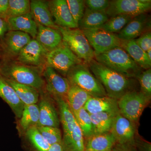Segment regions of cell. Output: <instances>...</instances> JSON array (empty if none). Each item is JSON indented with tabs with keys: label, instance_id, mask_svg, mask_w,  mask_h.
Segmentation results:
<instances>
[{
	"label": "cell",
	"instance_id": "obj_1",
	"mask_svg": "<svg viewBox=\"0 0 151 151\" xmlns=\"http://www.w3.org/2000/svg\"><path fill=\"white\" fill-rule=\"evenodd\" d=\"M90 70L104 87L108 97L118 100L124 94L136 90L137 81L117 73L92 60L88 63Z\"/></svg>",
	"mask_w": 151,
	"mask_h": 151
},
{
	"label": "cell",
	"instance_id": "obj_2",
	"mask_svg": "<svg viewBox=\"0 0 151 151\" xmlns=\"http://www.w3.org/2000/svg\"><path fill=\"white\" fill-rule=\"evenodd\" d=\"M40 68L14 61L3 56L0 62V74L5 78L32 86L39 92L45 88V81Z\"/></svg>",
	"mask_w": 151,
	"mask_h": 151
},
{
	"label": "cell",
	"instance_id": "obj_3",
	"mask_svg": "<svg viewBox=\"0 0 151 151\" xmlns=\"http://www.w3.org/2000/svg\"><path fill=\"white\" fill-rule=\"evenodd\" d=\"M94 59L124 76L136 79L142 69L121 46L95 55Z\"/></svg>",
	"mask_w": 151,
	"mask_h": 151
},
{
	"label": "cell",
	"instance_id": "obj_4",
	"mask_svg": "<svg viewBox=\"0 0 151 151\" xmlns=\"http://www.w3.org/2000/svg\"><path fill=\"white\" fill-rule=\"evenodd\" d=\"M66 78L70 85L78 86L92 97L108 96L104 87L92 73L87 63H81L73 66L68 72Z\"/></svg>",
	"mask_w": 151,
	"mask_h": 151
},
{
	"label": "cell",
	"instance_id": "obj_5",
	"mask_svg": "<svg viewBox=\"0 0 151 151\" xmlns=\"http://www.w3.org/2000/svg\"><path fill=\"white\" fill-rule=\"evenodd\" d=\"M58 29L62 35L63 42L83 62L88 64L94 59V51L81 29L59 27Z\"/></svg>",
	"mask_w": 151,
	"mask_h": 151
},
{
	"label": "cell",
	"instance_id": "obj_6",
	"mask_svg": "<svg viewBox=\"0 0 151 151\" xmlns=\"http://www.w3.org/2000/svg\"><path fill=\"white\" fill-rule=\"evenodd\" d=\"M150 100L151 98L146 97L140 91L128 92L118 100L119 112L130 121L139 123L142 113Z\"/></svg>",
	"mask_w": 151,
	"mask_h": 151
},
{
	"label": "cell",
	"instance_id": "obj_7",
	"mask_svg": "<svg viewBox=\"0 0 151 151\" xmlns=\"http://www.w3.org/2000/svg\"><path fill=\"white\" fill-rule=\"evenodd\" d=\"M45 62L47 65L66 76L72 67L83 62L63 42L56 48L47 53Z\"/></svg>",
	"mask_w": 151,
	"mask_h": 151
},
{
	"label": "cell",
	"instance_id": "obj_8",
	"mask_svg": "<svg viewBox=\"0 0 151 151\" xmlns=\"http://www.w3.org/2000/svg\"><path fill=\"white\" fill-rule=\"evenodd\" d=\"M81 30L94 50L95 55L121 46L122 40L116 34L108 32L101 28Z\"/></svg>",
	"mask_w": 151,
	"mask_h": 151
},
{
	"label": "cell",
	"instance_id": "obj_9",
	"mask_svg": "<svg viewBox=\"0 0 151 151\" xmlns=\"http://www.w3.org/2000/svg\"><path fill=\"white\" fill-rule=\"evenodd\" d=\"M151 8V2L144 3L141 0H113L110 1L105 12L111 17L118 15L135 17L147 13Z\"/></svg>",
	"mask_w": 151,
	"mask_h": 151
},
{
	"label": "cell",
	"instance_id": "obj_10",
	"mask_svg": "<svg viewBox=\"0 0 151 151\" xmlns=\"http://www.w3.org/2000/svg\"><path fill=\"white\" fill-rule=\"evenodd\" d=\"M42 76L45 81V92L52 98L61 97L66 100L70 84L67 78L63 77L50 66L44 68Z\"/></svg>",
	"mask_w": 151,
	"mask_h": 151
},
{
	"label": "cell",
	"instance_id": "obj_11",
	"mask_svg": "<svg viewBox=\"0 0 151 151\" xmlns=\"http://www.w3.org/2000/svg\"><path fill=\"white\" fill-rule=\"evenodd\" d=\"M138 124L119 113L115 117L110 132L116 139V143L133 144L138 134Z\"/></svg>",
	"mask_w": 151,
	"mask_h": 151
},
{
	"label": "cell",
	"instance_id": "obj_12",
	"mask_svg": "<svg viewBox=\"0 0 151 151\" xmlns=\"http://www.w3.org/2000/svg\"><path fill=\"white\" fill-rule=\"evenodd\" d=\"M31 40L30 36L26 33L9 31L0 46L3 51V56L9 59L17 57L22 50Z\"/></svg>",
	"mask_w": 151,
	"mask_h": 151
},
{
	"label": "cell",
	"instance_id": "obj_13",
	"mask_svg": "<svg viewBox=\"0 0 151 151\" xmlns=\"http://www.w3.org/2000/svg\"><path fill=\"white\" fill-rule=\"evenodd\" d=\"M39 121L37 127L59 128V116L53 103L52 97L44 90L40 92Z\"/></svg>",
	"mask_w": 151,
	"mask_h": 151
},
{
	"label": "cell",
	"instance_id": "obj_14",
	"mask_svg": "<svg viewBox=\"0 0 151 151\" xmlns=\"http://www.w3.org/2000/svg\"><path fill=\"white\" fill-rule=\"evenodd\" d=\"M47 52L37 41L33 39L22 50L17 56V61L25 65L41 68L45 62Z\"/></svg>",
	"mask_w": 151,
	"mask_h": 151
},
{
	"label": "cell",
	"instance_id": "obj_15",
	"mask_svg": "<svg viewBox=\"0 0 151 151\" xmlns=\"http://www.w3.org/2000/svg\"><path fill=\"white\" fill-rule=\"evenodd\" d=\"M150 29V17L147 13L142 14L134 17L124 29L116 35L121 40H132L136 39Z\"/></svg>",
	"mask_w": 151,
	"mask_h": 151
},
{
	"label": "cell",
	"instance_id": "obj_16",
	"mask_svg": "<svg viewBox=\"0 0 151 151\" xmlns=\"http://www.w3.org/2000/svg\"><path fill=\"white\" fill-rule=\"evenodd\" d=\"M50 10L55 24L59 27L74 29L78 28L68 9L66 0L48 1Z\"/></svg>",
	"mask_w": 151,
	"mask_h": 151
},
{
	"label": "cell",
	"instance_id": "obj_17",
	"mask_svg": "<svg viewBox=\"0 0 151 151\" xmlns=\"http://www.w3.org/2000/svg\"><path fill=\"white\" fill-rule=\"evenodd\" d=\"M84 108L90 114L108 113L117 115L120 113L118 100L108 96L92 97L87 101Z\"/></svg>",
	"mask_w": 151,
	"mask_h": 151
},
{
	"label": "cell",
	"instance_id": "obj_18",
	"mask_svg": "<svg viewBox=\"0 0 151 151\" xmlns=\"http://www.w3.org/2000/svg\"><path fill=\"white\" fill-rule=\"evenodd\" d=\"M30 13L37 24L58 29L49 8L48 2L41 0L30 1Z\"/></svg>",
	"mask_w": 151,
	"mask_h": 151
},
{
	"label": "cell",
	"instance_id": "obj_19",
	"mask_svg": "<svg viewBox=\"0 0 151 151\" xmlns=\"http://www.w3.org/2000/svg\"><path fill=\"white\" fill-rule=\"evenodd\" d=\"M35 39L47 51H51L63 42L59 30L37 24V33Z\"/></svg>",
	"mask_w": 151,
	"mask_h": 151
},
{
	"label": "cell",
	"instance_id": "obj_20",
	"mask_svg": "<svg viewBox=\"0 0 151 151\" xmlns=\"http://www.w3.org/2000/svg\"><path fill=\"white\" fill-rule=\"evenodd\" d=\"M9 31H16L26 33L35 39L37 33V24L31 14L8 18L6 19Z\"/></svg>",
	"mask_w": 151,
	"mask_h": 151
},
{
	"label": "cell",
	"instance_id": "obj_21",
	"mask_svg": "<svg viewBox=\"0 0 151 151\" xmlns=\"http://www.w3.org/2000/svg\"><path fill=\"white\" fill-rule=\"evenodd\" d=\"M0 97L9 105L17 119L21 117L24 105L17 96L15 91L0 74Z\"/></svg>",
	"mask_w": 151,
	"mask_h": 151
},
{
	"label": "cell",
	"instance_id": "obj_22",
	"mask_svg": "<svg viewBox=\"0 0 151 151\" xmlns=\"http://www.w3.org/2000/svg\"><path fill=\"white\" fill-rule=\"evenodd\" d=\"M116 143L110 132L94 134L85 139V151H112Z\"/></svg>",
	"mask_w": 151,
	"mask_h": 151
},
{
	"label": "cell",
	"instance_id": "obj_23",
	"mask_svg": "<svg viewBox=\"0 0 151 151\" xmlns=\"http://www.w3.org/2000/svg\"><path fill=\"white\" fill-rule=\"evenodd\" d=\"M53 98L59 109L60 121L63 129V137L68 136L73 132L76 124L74 115L65 99L59 97Z\"/></svg>",
	"mask_w": 151,
	"mask_h": 151
},
{
	"label": "cell",
	"instance_id": "obj_24",
	"mask_svg": "<svg viewBox=\"0 0 151 151\" xmlns=\"http://www.w3.org/2000/svg\"><path fill=\"white\" fill-rule=\"evenodd\" d=\"M121 47L142 69L151 68V61L147 53L137 44L135 40H122Z\"/></svg>",
	"mask_w": 151,
	"mask_h": 151
},
{
	"label": "cell",
	"instance_id": "obj_25",
	"mask_svg": "<svg viewBox=\"0 0 151 151\" xmlns=\"http://www.w3.org/2000/svg\"><path fill=\"white\" fill-rule=\"evenodd\" d=\"M109 19L105 11L95 12L86 7L78 28L81 30L100 28Z\"/></svg>",
	"mask_w": 151,
	"mask_h": 151
},
{
	"label": "cell",
	"instance_id": "obj_26",
	"mask_svg": "<svg viewBox=\"0 0 151 151\" xmlns=\"http://www.w3.org/2000/svg\"><path fill=\"white\" fill-rule=\"evenodd\" d=\"M15 91L17 96L24 105L36 104L39 100V91L32 86L19 84L15 81L6 79Z\"/></svg>",
	"mask_w": 151,
	"mask_h": 151
},
{
	"label": "cell",
	"instance_id": "obj_27",
	"mask_svg": "<svg viewBox=\"0 0 151 151\" xmlns=\"http://www.w3.org/2000/svg\"><path fill=\"white\" fill-rule=\"evenodd\" d=\"M92 96L78 86L70 85L66 100L73 114L84 108L87 101Z\"/></svg>",
	"mask_w": 151,
	"mask_h": 151
},
{
	"label": "cell",
	"instance_id": "obj_28",
	"mask_svg": "<svg viewBox=\"0 0 151 151\" xmlns=\"http://www.w3.org/2000/svg\"><path fill=\"white\" fill-rule=\"evenodd\" d=\"M62 143L63 151H85V139L77 123L71 134L63 137Z\"/></svg>",
	"mask_w": 151,
	"mask_h": 151
},
{
	"label": "cell",
	"instance_id": "obj_29",
	"mask_svg": "<svg viewBox=\"0 0 151 151\" xmlns=\"http://www.w3.org/2000/svg\"><path fill=\"white\" fill-rule=\"evenodd\" d=\"M39 108L37 104L25 105L19 121V127L25 132L33 127H37L39 121Z\"/></svg>",
	"mask_w": 151,
	"mask_h": 151
},
{
	"label": "cell",
	"instance_id": "obj_30",
	"mask_svg": "<svg viewBox=\"0 0 151 151\" xmlns=\"http://www.w3.org/2000/svg\"><path fill=\"white\" fill-rule=\"evenodd\" d=\"M117 115L108 113L90 114L94 134L110 132Z\"/></svg>",
	"mask_w": 151,
	"mask_h": 151
},
{
	"label": "cell",
	"instance_id": "obj_31",
	"mask_svg": "<svg viewBox=\"0 0 151 151\" xmlns=\"http://www.w3.org/2000/svg\"><path fill=\"white\" fill-rule=\"evenodd\" d=\"M134 17L128 15H118L111 17L100 28L116 34L120 32Z\"/></svg>",
	"mask_w": 151,
	"mask_h": 151
},
{
	"label": "cell",
	"instance_id": "obj_32",
	"mask_svg": "<svg viewBox=\"0 0 151 151\" xmlns=\"http://www.w3.org/2000/svg\"><path fill=\"white\" fill-rule=\"evenodd\" d=\"M73 115L85 139L94 134L90 114L84 108L76 112Z\"/></svg>",
	"mask_w": 151,
	"mask_h": 151
},
{
	"label": "cell",
	"instance_id": "obj_33",
	"mask_svg": "<svg viewBox=\"0 0 151 151\" xmlns=\"http://www.w3.org/2000/svg\"><path fill=\"white\" fill-rule=\"evenodd\" d=\"M25 134L35 150L48 151L50 145L40 134L37 127H31Z\"/></svg>",
	"mask_w": 151,
	"mask_h": 151
},
{
	"label": "cell",
	"instance_id": "obj_34",
	"mask_svg": "<svg viewBox=\"0 0 151 151\" xmlns=\"http://www.w3.org/2000/svg\"><path fill=\"white\" fill-rule=\"evenodd\" d=\"M30 10V1L29 0H9L7 19L29 13Z\"/></svg>",
	"mask_w": 151,
	"mask_h": 151
},
{
	"label": "cell",
	"instance_id": "obj_35",
	"mask_svg": "<svg viewBox=\"0 0 151 151\" xmlns=\"http://www.w3.org/2000/svg\"><path fill=\"white\" fill-rule=\"evenodd\" d=\"M39 131L50 145L62 142V137L59 128L37 127Z\"/></svg>",
	"mask_w": 151,
	"mask_h": 151
},
{
	"label": "cell",
	"instance_id": "obj_36",
	"mask_svg": "<svg viewBox=\"0 0 151 151\" xmlns=\"http://www.w3.org/2000/svg\"><path fill=\"white\" fill-rule=\"evenodd\" d=\"M69 11L76 23H78L84 15L85 11V1L83 0H66Z\"/></svg>",
	"mask_w": 151,
	"mask_h": 151
},
{
	"label": "cell",
	"instance_id": "obj_37",
	"mask_svg": "<svg viewBox=\"0 0 151 151\" xmlns=\"http://www.w3.org/2000/svg\"><path fill=\"white\" fill-rule=\"evenodd\" d=\"M140 85V91L146 97H151V69L142 70L137 77Z\"/></svg>",
	"mask_w": 151,
	"mask_h": 151
},
{
	"label": "cell",
	"instance_id": "obj_38",
	"mask_svg": "<svg viewBox=\"0 0 151 151\" xmlns=\"http://www.w3.org/2000/svg\"><path fill=\"white\" fill-rule=\"evenodd\" d=\"M110 1L108 0H86L85 6L87 9L95 12L105 11L108 8Z\"/></svg>",
	"mask_w": 151,
	"mask_h": 151
},
{
	"label": "cell",
	"instance_id": "obj_39",
	"mask_svg": "<svg viewBox=\"0 0 151 151\" xmlns=\"http://www.w3.org/2000/svg\"><path fill=\"white\" fill-rule=\"evenodd\" d=\"M137 44L143 50L147 52L151 49V32H147L140 36L137 39H135Z\"/></svg>",
	"mask_w": 151,
	"mask_h": 151
},
{
	"label": "cell",
	"instance_id": "obj_40",
	"mask_svg": "<svg viewBox=\"0 0 151 151\" xmlns=\"http://www.w3.org/2000/svg\"><path fill=\"white\" fill-rule=\"evenodd\" d=\"M134 145L137 151H151V143L144 139L139 134L135 138Z\"/></svg>",
	"mask_w": 151,
	"mask_h": 151
},
{
	"label": "cell",
	"instance_id": "obj_41",
	"mask_svg": "<svg viewBox=\"0 0 151 151\" xmlns=\"http://www.w3.org/2000/svg\"><path fill=\"white\" fill-rule=\"evenodd\" d=\"M112 151H137L135 147L134 143L130 144H120L116 143Z\"/></svg>",
	"mask_w": 151,
	"mask_h": 151
},
{
	"label": "cell",
	"instance_id": "obj_42",
	"mask_svg": "<svg viewBox=\"0 0 151 151\" xmlns=\"http://www.w3.org/2000/svg\"><path fill=\"white\" fill-rule=\"evenodd\" d=\"M8 31L9 26L6 20L0 17V46L5 36Z\"/></svg>",
	"mask_w": 151,
	"mask_h": 151
},
{
	"label": "cell",
	"instance_id": "obj_43",
	"mask_svg": "<svg viewBox=\"0 0 151 151\" xmlns=\"http://www.w3.org/2000/svg\"><path fill=\"white\" fill-rule=\"evenodd\" d=\"M9 7V0H0V17L6 20Z\"/></svg>",
	"mask_w": 151,
	"mask_h": 151
},
{
	"label": "cell",
	"instance_id": "obj_44",
	"mask_svg": "<svg viewBox=\"0 0 151 151\" xmlns=\"http://www.w3.org/2000/svg\"><path fill=\"white\" fill-rule=\"evenodd\" d=\"M48 151H63L62 142L50 146Z\"/></svg>",
	"mask_w": 151,
	"mask_h": 151
},
{
	"label": "cell",
	"instance_id": "obj_45",
	"mask_svg": "<svg viewBox=\"0 0 151 151\" xmlns=\"http://www.w3.org/2000/svg\"><path fill=\"white\" fill-rule=\"evenodd\" d=\"M146 53H147V56L149 60L151 61V49L149 50L148 51L146 52Z\"/></svg>",
	"mask_w": 151,
	"mask_h": 151
},
{
	"label": "cell",
	"instance_id": "obj_46",
	"mask_svg": "<svg viewBox=\"0 0 151 151\" xmlns=\"http://www.w3.org/2000/svg\"><path fill=\"white\" fill-rule=\"evenodd\" d=\"M3 57V52L2 49L0 47V62H1V60L2 59Z\"/></svg>",
	"mask_w": 151,
	"mask_h": 151
}]
</instances>
